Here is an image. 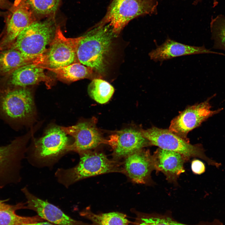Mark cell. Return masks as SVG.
Masks as SVG:
<instances>
[{
    "label": "cell",
    "mask_w": 225,
    "mask_h": 225,
    "mask_svg": "<svg viewBox=\"0 0 225 225\" xmlns=\"http://www.w3.org/2000/svg\"><path fill=\"white\" fill-rule=\"evenodd\" d=\"M113 37L111 29L107 24H98L82 36L77 49L79 62L93 68L103 77Z\"/></svg>",
    "instance_id": "obj_1"
},
{
    "label": "cell",
    "mask_w": 225,
    "mask_h": 225,
    "mask_svg": "<svg viewBox=\"0 0 225 225\" xmlns=\"http://www.w3.org/2000/svg\"><path fill=\"white\" fill-rule=\"evenodd\" d=\"M80 159L74 167L59 168L55 173L58 181L67 188L84 179L111 172H121L122 162L110 159L104 153L92 150L79 153Z\"/></svg>",
    "instance_id": "obj_2"
},
{
    "label": "cell",
    "mask_w": 225,
    "mask_h": 225,
    "mask_svg": "<svg viewBox=\"0 0 225 225\" xmlns=\"http://www.w3.org/2000/svg\"><path fill=\"white\" fill-rule=\"evenodd\" d=\"M57 27L53 16L43 21L36 20L24 29L8 48L18 50L39 64L54 37Z\"/></svg>",
    "instance_id": "obj_3"
},
{
    "label": "cell",
    "mask_w": 225,
    "mask_h": 225,
    "mask_svg": "<svg viewBox=\"0 0 225 225\" xmlns=\"http://www.w3.org/2000/svg\"><path fill=\"white\" fill-rule=\"evenodd\" d=\"M34 112L32 95L27 88L0 91V119L12 128L27 123Z\"/></svg>",
    "instance_id": "obj_4"
},
{
    "label": "cell",
    "mask_w": 225,
    "mask_h": 225,
    "mask_svg": "<svg viewBox=\"0 0 225 225\" xmlns=\"http://www.w3.org/2000/svg\"><path fill=\"white\" fill-rule=\"evenodd\" d=\"M157 0H113L100 25H108L114 37L132 19L155 12Z\"/></svg>",
    "instance_id": "obj_5"
},
{
    "label": "cell",
    "mask_w": 225,
    "mask_h": 225,
    "mask_svg": "<svg viewBox=\"0 0 225 225\" xmlns=\"http://www.w3.org/2000/svg\"><path fill=\"white\" fill-rule=\"evenodd\" d=\"M141 130L142 135L149 141L151 145L180 153L188 160L192 158H198L205 161L208 165L217 168L221 165V163L206 155L202 145L191 144L169 129L153 127Z\"/></svg>",
    "instance_id": "obj_6"
},
{
    "label": "cell",
    "mask_w": 225,
    "mask_h": 225,
    "mask_svg": "<svg viewBox=\"0 0 225 225\" xmlns=\"http://www.w3.org/2000/svg\"><path fill=\"white\" fill-rule=\"evenodd\" d=\"M66 135L60 128L49 129L44 136L35 141L30 159L42 166L54 163L69 152L70 144Z\"/></svg>",
    "instance_id": "obj_7"
},
{
    "label": "cell",
    "mask_w": 225,
    "mask_h": 225,
    "mask_svg": "<svg viewBox=\"0 0 225 225\" xmlns=\"http://www.w3.org/2000/svg\"><path fill=\"white\" fill-rule=\"evenodd\" d=\"M29 135L15 138L9 144L0 146V189L16 184L21 179V162L27 150Z\"/></svg>",
    "instance_id": "obj_8"
},
{
    "label": "cell",
    "mask_w": 225,
    "mask_h": 225,
    "mask_svg": "<svg viewBox=\"0 0 225 225\" xmlns=\"http://www.w3.org/2000/svg\"><path fill=\"white\" fill-rule=\"evenodd\" d=\"M82 36L68 38L57 26L54 37L45 54L42 57L40 65L44 68L55 69L79 62L77 49Z\"/></svg>",
    "instance_id": "obj_9"
},
{
    "label": "cell",
    "mask_w": 225,
    "mask_h": 225,
    "mask_svg": "<svg viewBox=\"0 0 225 225\" xmlns=\"http://www.w3.org/2000/svg\"><path fill=\"white\" fill-rule=\"evenodd\" d=\"M215 95H213L204 101L186 108L172 121L169 130L189 142L187 135L190 131L222 110V108L212 110L210 101Z\"/></svg>",
    "instance_id": "obj_10"
},
{
    "label": "cell",
    "mask_w": 225,
    "mask_h": 225,
    "mask_svg": "<svg viewBox=\"0 0 225 225\" xmlns=\"http://www.w3.org/2000/svg\"><path fill=\"white\" fill-rule=\"evenodd\" d=\"M4 17L5 27L0 40L1 51L8 48L24 29L37 20L26 0H22L17 7L13 5Z\"/></svg>",
    "instance_id": "obj_11"
},
{
    "label": "cell",
    "mask_w": 225,
    "mask_h": 225,
    "mask_svg": "<svg viewBox=\"0 0 225 225\" xmlns=\"http://www.w3.org/2000/svg\"><path fill=\"white\" fill-rule=\"evenodd\" d=\"M95 118L81 122L75 125L67 127H61V129L66 134L73 137L74 141L69 146V151L78 154L91 150L103 144H108V140L103 137L97 128Z\"/></svg>",
    "instance_id": "obj_12"
},
{
    "label": "cell",
    "mask_w": 225,
    "mask_h": 225,
    "mask_svg": "<svg viewBox=\"0 0 225 225\" xmlns=\"http://www.w3.org/2000/svg\"><path fill=\"white\" fill-rule=\"evenodd\" d=\"M40 65L30 64L21 67L0 77V91L27 86L43 82L50 88L53 82Z\"/></svg>",
    "instance_id": "obj_13"
},
{
    "label": "cell",
    "mask_w": 225,
    "mask_h": 225,
    "mask_svg": "<svg viewBox=\"0 0 225 225\" xmlns=\"http://www.w3.org/2000/svg\"><path fill=\"white\" fill-rule=\"evenodd\" d=\"M123 173L133 182L151 184L152 172L155 170L152 155L149 150L144 148L129 154L122 162Z\"/></svg>",
    "instance_id": "obj_14"
},
{
    "label": "cell",
    "mask_w": 225,
    "mask_h": 225,
    "mask_svg": "<svg viewBox=\"0 0 225 225\" xmlns=\"http://www.w3.org/2000/svg\"><path fill=\"white\" fill-rule=\"evenodd\" d=\"M108 144L112 149L113 159L119 161L136 151L151 145L141 130L133 128L118 131L110 136Z\"/></svg>",
    "instance_id": "obj_15"
},
{
    "label": "cell",
    "mask_w": 225,
    "mask_h": 225,
    "mask_svg": "<svg viewBox=\"0 0 225 225\" xmlns=\"http://www.w3.org/2000/svg\"><path fill=\"white\" fill-rule=\"evenodd\" d=\"M21 191L27 200L26 208L35 211L43 220L56 225H92L72 218L58 207L32 194L26 187Z\"/></svg>",
    "instance_id": "obj_16"
},
{
    "label": "cell",
    "mask_w": 225,
    "mask_h": 225,
    "mask_svg": "<svg viewBox=\"0 0 225 225\" xmlns=\"http://www.w3.org/2000/svg\"><path fill=\"white\" fill-rule=\"evenodd\" d=\"M152 156L155 170L162 172L168 182H177L180 175L185 172L184 164L188 160L180 153L159 148Z\"/></svg>",
    "instance_id": "obj_17"
},
{
    "label": "cell",
    "mask_w": 225,
    "mask_h": 225,
    "mask_svg": "<svg viewBox=\"0 0 225 225\" xmlns=\"http://www.w3.org/2000/svg\"><path fill=\"white\" fill-rule=\"evenodd\" d=\"M216 54L225 56V54L212 51L204 45L197 47L182 44L169 38L161 45L149 53L150 59L154 61L162 62L185 55L200 54Z\"/></svg>",
    "instance_id": "obj_18"
},
{
    "label": "cell",
    "mask_w": 225,
    "mask_h": 225,
    "mask_svg": "<svg viewBox=\"0 0 225 225\" xmlns=\"http://www.w3.org/2000/svg\"><path fill=\"white\" fill-rule=\"evenodd\" d=\"M48 70L54 73L58 79L66 82H71L85 78L92 80L102 78L93 68L80 62H75L64 67Z\"/></svg>",
    "instance_id": "obj_19"
},
{
    "label": "cell",
    "mask_w": 225,
    "mask_h": 225,
    "mask_svg": "<svg viewBox=\"0 0 225 225\" xmlns=\"http://www.w3.org/2000/svg\"><path fill=\"white\" fill-rule=\"evenodd\" d=\"M35 64L17 49L9 48L0 51V77L23 66Z\"/></svg>",
    "instance_id": "obj_20"
},
{
    "label": "cell",
    "mask_w": 225,
    "mask_h": 225,
    "mask_svg": "<svg viewBox=\"0 0 225 225\" xmlns=\"http://www.w3.org/2000/svg\"><path fill=\"white\" fill-rule=\"evenodd\" d=\"M136 217L131 225H189L181 223L165 215L135 212ZM196 225H223L219 219L202 222Z\"/></svg>",
    "instance_id": "obj_21"
},
{
    "label": "cell",
    "mask_w": 225,
    "mask_h": 225,
    "mask_svg": "<svg viewBox=\"0 0 225 225\" xmlns=\"http://www.w3.org/2000/svg\"><path fill=\"white\" fill-rule=\"evenodd\" d=\"M80 215L90 220L92 225H131L126 215L118 212L96 214L88 207L80 212Z\"/></svg>",
    "instance_id": "obj_22"
},
{
    "label": "cell",
    "mask_w": 225,
    "mask_h": 225,
    "mask_svg": "<svg viewBox=\"0 0 225 225\" xmlns=\"http://www.w3.org/2000/svg\"><path fill=\"white\" fill-rule=\"evenodd\" d=\"M26 204L20 203L12 208L0 210V225H24L43 221V220L38 215L23 217L16 214V210L26 208Z\"/></svg>",
    "instance_id": "obj_23"
},
{
    "label": "cell",
    "mask_w": 225,
    "mask_h": 225,
    "mask_svg": "<svg viewBox=\"0 0 225 225\" xmlns=\"http://www.w3.org/2000/svg\"><path fill=\"white\" fill-rule=\"evenodd\" d=\"M114 91V88L110 84L100 78L92 80L88 88V93L90 97L102 104L109 100Z\"/></svg>",
    "instance_id": "obj_24"
},
{
    "label": "cell",
    "mask_w": 225,
    "mask_h": 225,
    "mask_svg": "<svg viewBox=\"0 0 225 225\" xmlns=\"http://www.w3.org/2000/svg\"><path fill=\"white\" fill-rule=\"evenodd\" d=\"M36 18L53 16L60 0H26Z\"/></svg>",
    "instance_id": "obj_25"
},
{
    "label": "cell",
    "mask_w": 225,
    "mask_h": 225,
    "mask_svg": "<svg viewBox=\"0 0 225 225\" xmlns=\"http://www.w3.org/2000/svg\"><path fill=\"white\" fill-rule=\"evenodd\" d=\"M212 48L225 51V16L222 14L212 18L210 23Z\"/></svg>",
    "instance_id": "obj_26"
},
{
    "label": "cell",
    "mask_w": 225,
    "mask_h": 225,
    "mask_svg": "<svg viewBox=\"0 0 225 225\" xmlns=\"http://www.w3.org/2000/svg\"><path fill=\"white\" fill-rule=\"evenodd\" d=\"M191 169L194 173L198 175H200L204 172L206 169L204 164L200 160L196 159L192 161Z\"/></svg>",
    "instance_id": "obj_27"
},
{
    "label": "cell",
    "mask_w": 225,
    "mask_h": 225,
    "mask_svg": "<svg viewBox=\"0 0 225 225\" xmlns=\"http://www.w3.org/2000/svg\"><path fill=\"white\" fill-rule=\"evenodd\" d=\"M13 5V4L8 0H0V9L8 10Z\"/></svg>",
    "instance_id": "obj_28"
},
{
    "label": "cell",
    "mask_w": 225,
    "mask_h": 225,
    "mask_svg": "<svg viewBox=\"0 0 225 225\" xmlns=\"http://www.w3.org/2000/svg\"><path fill=\"white\" fill-rule=\"evenodd\" d=\"M5 201L0 200V210L9 209L13 208L14 205L7 204L4 202Z\"/></svg>",
    "instance_id": "obj_29"
},
{
    "label": "cell",
    "mask_w": 225,
    "mask_h": 225,
    "mask_svg": "<svg viewBox=\"0 0 225 225\" xmlns=\"http://www.w3.org/2000/svg\"><path fill=\"white\" fill-rule=\"evenodd\" d=\"M25 225H52V224L47 222H40L33 223L27 224Z\"/></svg>",
    "instance_id": "obj_30"
},
{
    "label": "cell",
    "mask_w": 225,
    "mask_h": 225,
    "mask_svg": "<svg viewBox=\"0 0 225 225\" xmlns=\"http://www.w3.org/2000/svg\"><path fill=\"white\" fill-rule=\"evenodd\" d=\"M22 0H15L13 4V6L17 7L20 3Z\"/></svg>",
    "instance_id": "obj_31"
},
{
    "label": "cell",
    "mask_w": 225,
    "mask_h": 225,
    "mask_svg": "<svg viewBox=\"0 0 225 225\" xmlns=\"http://www.w3.org/2000/svg\"><path fill=\"white\" fill-rule=\"evenodd\" d=\"M218 0H213V7H215L218 5Z\"/></svg>",
    "instance_id": "obj_32"
},
{
    "label": "cell",
    "mask_w": 225,
    "mask_h": 225,
    "mask_svg": "<svg viewBox=\"0 0 225 225\" xmlns=\"http://www.w3.org/2000/svg\"><path fill=\"white\" fill-rule=\"evenodd\" d=\"M6 14V12H2L0 11V16L4 17Z\"/></svg>",
    "instance_id": "obj_33"
},
{
    "label": "cell",
    "mask_w": 225,
    "mask_h": 225,
    "mask_svg": "<svg viewBox=\"0 0 225 225\" xmlns=\"http://www.w3.org/2000/svg\"></svg>",
    "instance_id": "obj_34"
},
{
    "label": "cell",
    "mask_w": 225,
    "mask_h": 225,
    "mask_svg": "<svg viewBox=\"0 0 225 225\" xmlns=\"http://www.w3.org/2000/svg\"><path fill=\"white\" fill-rule=\"evenodd\" d=\"M1 51L0 48V51Z\"/></svg>",
    "instance_id": "obj_35"
}]
</instances>
